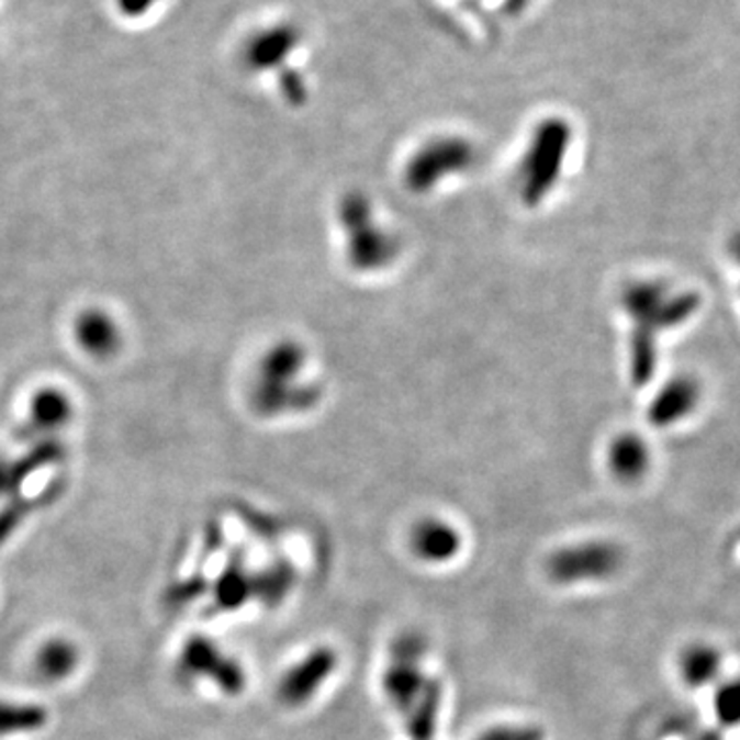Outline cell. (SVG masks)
<instances>
[{"label":"cell","mask_w":740,"mask_h":740,"mask_svg":"<svg viewBox=\"0 0 740 740\" xmlns=\"http://www.w3.org/2000/svg\"><path fill=\"white\" fill-rule=\"evenodd\" d=\"M299 42L301 35L289 23L264 27L247 37L243 46V63L254 72L276 70L289 60Z\"/></svg>","instance_id":"9c48e42d"},{"label":"cell","mask_w":740,"mask_h":740,"mask_svg":"<svg viewBox=\"0 0 740 740\" xmlns=\"http://www.w3.org/2000/svg\"><path fill=\"white\" fill-rule=\"evenodd\" d=\"M165 0H113L115 13L124 21H145Z\"/></svg>","instance_id":"603a6c76"},{"label":"cell","mask_w":740,"mask_h":740,"mask_svg":"<svg viewBox=\"0 0 740 740\" xmlns=\"http://www.w3.org/2000/svg\"><path fill=\"white\" fill-rule=\"evenodd\" d=\"M624 563L626 553L621 546L607 539H593L556 549L546 562V572L551 582L568 586L613 579Z\"/></svg>","instance_id":"8992f818"},{"label":"cell","mask_w":740,"mask_h":740,"mask_svg":"<svg viewBox=\"0 0 740 740\" xmlns=\"http://www.w3.org/2000/svg\"><path fill=\"white\" fill-rule=\"evenodd\" d=\"M309 352L294 339L274 344L259 360L251 403L266 418L303 414L322 402L323 389L317 381L306 379Z\"/></svg>","instance_id":"7a4b0ae2"},{"label":"cell","mask_w":740,"mask_h":740,"mask_svg":"<svg viewBox=\"0 0 740 740\" xmlns=\"http://www.w3.org/2000/svg\"><path fill=\"white\" fill-rule=\"evenodd\" d=\"M79 660L77 646L65 638H54L37 650L35 673L49 683L65 681L79 666Z\"/></svg>","instance_id":"e0dca14e"},{"label":"cell","mask_w":740,"mask_h":740,"mask_svg":"<svg viewBox=\"0 0 740 740\" xmlns=\"http://www.w3.org/2000/svg\"><path fill=\"white\" fill-rule=\"evenodd\" d=\"M75 338L87 355L110 358L120 348V327L105 311L87 309L75 322Z\"/></svg>","instance_id":"5bb4252c"},{"label":"cell","mask_w":740,"mask_h":740,"mask_svg":"<svg viewBox=\"0 0 740 740\" xmlns=\"http://www.w3.org/2000/svg\"><path fill=\"white\" fill-rule=\"evenodd\" d=\"M338 669V652L329 646H319L305 659L292 664L278 683V699L284 706H303L323 683Z\"/></svg>","instance_id":"ba28073f"},{"label":"cell","mask_w":740,"mask_h":740,"mask_svg":"<svg viewBox=\"0 0 740 740\" xmlns=\"http://www.w3.org/2000/svg\"><path fill=\"white\" fill-rule=\"evenodd\" d=\"M478 740H543V732L535 726H496Z\"/></svg>","instance_id":"cb8c5ba5"},{"label":"cell","mask_w":740,"mask_h":740,"mask_svg":"<svg viewBox=\"0 0 740 740\" xmlns=\"http://www.w3.org/2000/svg\"><path fill=\"white\" fill-rule=\"evenodd\" d=\"M607 467L613 478L624 485L642 482L652 467V452L648 442L636 433L615 436L607 449Z\"/></svg>","instance_id":"4fadbf2b"},{"label":"cell","mask_w":740,"mask_h":740,"mask_svg":"<svg viewBox=\"0 0 740 740\" xmlns=\"http://www.w3.org/2000/svg\"><path fill=\"white\" fill-rule=\"evenodd\" d=\"M181 673L212 679L226 695H237L245 687L242 664L221 652V648L204 636H193L179 657Z\"/></svg>","instance_id":"52a82bcc"},{"label":"cell","mask_w":740,"mask_h":740,"mask_svg":"<svg viewBox=\"0 0 740 740\" xmlns=\"http://www.w3.org/2000/svg\"><path fill=\"white\" fill-rule=\"evenodd\" d=\"M48 722V711L37 704L0 702V737H13L42 730Z\"/></svg>","instance_id":"d6986e66"},{"label":"cell","mask_w":740,"mask_h":740,"mask_svg":"<svg viewBox=\"0 0 740 740\" xmlns=\"http://www.w3.org/2000/svg\"><path fill=\"white\" fill-rule=\"evenodd\" d=\"M430 676L424 675L418 660L391 659L383 675V692L389 704L405 714L418 702Z\"/></svg>","instance_id":"9a60e30c"},{"label":"cell","mask_w":740,"mask_h":740,"mask_svg":"<svg viewBox=\"0 0 740 740\" xmlns=\"http://www.w3.org/2000/svg\"><path fill=\"white\" fill-rule=\"evenodd\" d=\"M619 305L629 319V374L636 385L644 386L657 370L660 338L689 322L702 306V296L646 278L624 287Z\"/></svg>","instance_id":"6da1fadb"},{"label":"cell","mask_w":740,"mask_h":740,"mask_svg":"<svg viewBox=\"0 0 740 740\" xmlns=\"http://www.w3.org/2000/svg\"><path fill=\"white\" fill-rule=\"evenodd\" d=\"M60 455L63 451L58 449L56 442H44L27 452L25 457H21L16 463H7L0 459V496L15 492L30 473H35L37 469L48 466Z\"/></svg>","instance_id":"ac0fdd59"},{"label":"cell","mask_w":740,"mask_h":740,"mask_svg":"<svg viewBox=\"0 0 740 740\" xmlns=\"http://www.w3.org/2000/svg\"><path fill=\"white\" fill-rule=\"evenodd\" d=\"M338 225L344 235L346 259L356 272H383L400 258V237L379 218L367 193L350 192L339 200Z\"/></svg>","instance_id":"3957f363"},{"label":"cell","mask_w":740,"mask_h":740,"mask_svg":"<svg viewBox=\"0 0 740 740\" xmlns=\"http://www.w3.org/2000/svg\"><path fill=\"white\" fill-rule=\"evenodd\" d=\"M478 165V148L463 136H436L418 146L403 167V183L416 195L435 192L442 183L471 173Z\"/></svg>","instance_id":"5b68a950"},{"label":"cell","mask_w":740,"mask_h":740,"mask_svg":"<svg viewBox=\"0 0 740 740\" xmlns=\"http://www.w3.org/2000/svg\"><path fill=\"white\" fill-rule=\"evenodd\" d=\"M216 595V605L223 607L226 612H233L242 607L243 603L254 593V576H249L239 562L228 563L221 579L216 580L214 586Z\"/></svg>","instance_id":"44dd1931"},{"label":"cell","mask_w":740,"mask_h":740,"mask_svg":"<svg viewBox=\"0 0 740 740\" xmlns=\"http://www.w3.org/2000/svg\"><path fill=\"white\" fill-rule=\"evenodd\" d=\"M440 706H442V687H440V683L436 679H428V685L424 687L418 702L403 714L405 722H407L405 726H407L410 739H435Z\"/></svg>","instance_id":"2e32d148"},{"label":"cell","mask_w":740,"mask_h":740,"mask_svg":"<svg viewBox=\"0 0 740 740\" xmlns=\"http://www.w3.org/2000/svg\"><path fill=\"white\" fill-rule=\"evenodd\" d=\"M702 402V385L689 377L679 374L660 389L648 405V422L660 430L689 418Z\"/></svg>","instance_id":"30bf717a"},{"label":"cell","mask_w":740,"mask_h":740,"mask_svg":"<svg viewBox=\"0 0 740 740\" xmlns=\"http://www.w3.org/2000/svg\"><path fill=\"white\" fill-rule=\"evenodd\" d=\"M711 709L722 728H739L740 726V676L725 679L714 687Z\"/></svg>","instance_id":"7402d4cb"},{"label":"cell","mask_w":740,"mask_h":740,"mask_svg":"<svg viewBox=\"0 0 740 740\" xmlns=\"http://www.w3.org/2000/svg\"><path fill=\"white\" fill-rule=\"evenodd\" d=\"M676 673L693 692L716 687L725 675V652L709 640H692L679 650Z\"/></svg>","instance_id":"8fae6325"},{"label":"cell","mask_w":740,"mask_h":740,"mask_svg":"<svg viewBox=\"0 0 740 740\" xmlns=\"http://www.w3.org/2000/svg\"><path fill=\"white\" fill-rule=\"evenodd\" d=\"M572 138V128L562 117H549L532 130L531 141L516 167V192L523 206H541L558 188Z\"/></svg>","instance_id":"277c9868"},{"label":"cell","mask_w":740,"mask_h":740,"mask_svg":"<svg viewBox=\"0 0 740 740\" xmlns=\"http://www.w3.org/2000/svg\"><path fill=\"white\" fill-rule=\"evenodd\" d=\"M70 400L58 389H42L32 400V430H52L70 419Z\"/></svg>","instance_id":"ffe728a7"},{"label":"cell","mask_w":740,"mask_h":740,"mask_svg":"<svg viewBox=\"0 0 740 740\" xmlns=\"http://www.w3.org/2000/svg\"><path fill=\"white\" fill-rule=\"evenodd\" d=\"M728 254H730L732 261L740 268V231H737V233L730 237V242H728Z\"/></svg>","instance_id":"d4e9b609"},{"label":"cell","mask_w":740,"mask_h":740,"mask_svg":"<svg viewBox=\"0 0 740 740\" xmlns=\"http://www.w3.org/2000/svg\"><path fill=\"white\" fill-rule=\"evenodd\" d=\"M463 548L459 529L445 518L426 516L410 532V549L422 562L445 563Z\"/></svg>","instance_id":"7c38bea8"}]
</instances>
